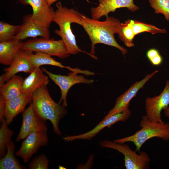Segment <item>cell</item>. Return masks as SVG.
<instances>
[{
	"label": "cell",
	"mask_w": 169,
	"mask_h": 169,
	"mask_svg": "<svg viewBox=\"0 0 169 169\" xmlns=\"http://www.w3.org/2000/svg\"><path fill=\"white\" fill-rule=\"evenodd\" d=\"M23 81L22 77L15 75L0 86V95L6 100L19 96L22 94L21 87Z\"/></svg>",
	"instance_id": "cell-20"
},
{
	"label": "cell",
	"mask_w": 169,
	"mask_h": 169,
	"mask_svg": "<svg viewBox=\"0 0 169 169\" xmlns=\"http://www.w3.org/2000/svg\"><path fill=\"white\" fill-rule=\"evenodd\" d=\"M56 7L57 9L53 22L58 25L59 29L54 30L55 33L61 37L70 54H76L82 52L90 56L89 53L78 47L71 28L72 23L81 25L82 14L73 8H69L63 6L60 2L56 3Z\"/></svg>",
	"instance_id": "cell-2"
},
{
	"label": "cell",
	"mask_w": 169,
	"mask_h": 169,
	"mask_svg": "<svg viewBox=\"0 0 169 169\" xmlns=\"http://www.w3.org/2000/svg\"><path fill=\"white\" fill-rule=\"evenodd\" d=\"M22 43V41L15 39L0 42V63L10 65L21 49Z\"/></svg>",
	"instance_id": "cell-19"
},
{
	"label": "cell",
	"mask_w": 169,
	"mask_h": 169,
	"mask_svg": "<svg viewBox=\"0 0 169 169\" xmlns=\"http://www.w3.org/2000/svg\"><path fill=\"white\" fill-rule=\"evenodd\" d=\"M82 26L89 36L91 42L90 56L96 59L95 55V44H103L113 46L119 49L124 55L128 51L126 49L120 45L114 37V34H118L121 23L119 19L112 16H107L105 20L100 21L88 18L82 14Z\"/></svg>",
	"instance_id": "cell-1"
},
{
	"label": "cell",
	"mask_w": 169,
	"mask_h": 169,
	"mask_svg": "<svg viewBox=\"0 0 169 169\" xmlns=\"http://www.w3.org/2000/svg\"><path fill=\"white\" fill-rule=\"evenodd\" d=\"M49 4L51 6L54 3L58 0H46ZM88 2H89L88 0H86Z\"/></svg>",
	"instance_id": "cell-33"
},
{
	"label": "cell",
	"mask_w": 169,
	"mask_h": 169,
	"mask_svg": "<svg viewBox=\"0 0 169 169\" xmlns=\"http://www.w3.org/2000/svg\"><path fill=\"white\" fill-rule=\"evenodd\" d=\"M169 105V80H167L163 90L159 95L152 97H148L146 99L145 115L151 121L163 123L161 112Z\"/></svg>",
	"instance_id": "cell-9"
},
{
	"label": "cell",
	"mask_w": 169,
	"mask_h": 169,
	"mask_svg": "<svg viewBox=\"0 0 169 169\" xmlns=\"http://www.w3.org/2000/svg\"><path fill=\"white\" fill-rule=\"evenodd\" d=\"M49 29L36 24L32 20L31 15L23 17L22 24L19 27L14 39L22 41L28 38L38 37L49 38Z\"/></svg>",
	"instance_id": "cell-15"
},
{
	"label": "cell",
	"mask_w": 169,
	"mask_h": 169,
	"mask_svg": "<svg viewBox=\"0 0 169 169\" xmlns=\"http://www.w3.org/2000/svg\"><path fill=\"white\" fill-rule=\"evenodd\" d=\"M42 69L49 77L60 88L61 96L59 103H62V105L64 107L67 106V97L68 92L73 85L79 83L90 84L94 81L85 78L83 76L78 75V73L71 72L68 75H62L53 74L43 68Z\"/></svg>",
	"instance_id": "cell-8"
},
{
	"label": "cell",
	"mask_w": 169,
	"mask_h": 169,
	"mask_svg": "<svg viewBox=\"0 0 169 169\" xmlns=\"http://www.w3.org/2000/svg\"><path fill=\"white\" fill-rule=\"evenodd\" d=\"M131 112L129 108L120 112L114 114L105 120H101L94 128L90 131L79 135L67 136L63 137L66 141L76 140H90L106 127H110L118 122H125L131 115Z\"/></svg>",
	"instance_id": "cell-13"
},
{
	"label": "cell",
	"mask_w": 169,
	"mask_h": 169,
	"mask_svg": "<svg viewBox=\"0 0 169 169\" xmlns=\"http://www.w3.org/2000/svg\"><path fill=\"white\" fill-rule=\"evenodd\" d=\"M159 54H160L158 50L156 49L152 48L147 51L146 55L147 59L150 61Z\"/></svg>",
	"instance_id": "cell-30"
},
{
	"label": "cell",
	"mask_w": 169,
	"mask_h": 169,
	"mask_svg": "<svg viewBox=\"0 0 169 169\" xmlns=\"http://www.w3.org/2000/svg\"><path fill=\"white\" fill-rule=\"evenodd\" d=\"M140 126L141 129L134 134L113 141L120 143L132 142L136 146V151H139L142 145L150 139L156 137L165 141L169 140V123L152 122L144 115L141 118Z\"/></svg>",
	"instance_id": "cell-4"
},
{
	"label": "cell",
	"mask_w": 169,
	"mask_h": 169,
	"mask_svg": "<svg viewBox=\"0 0 169 169\" xmlns=\"http://www.w3.org/2000/svg\"><path fill=\"white\" fill-rule=\"evenodd\" d=\"M156 70L150 74H148L142 80L132 84L124 93L116 98L113 108L107 114L103 120L120 112L129 108L131 100L136 95L138 91L143 87L146 83L158 72Z\"/></svg>",
	"instance_id": "cell-11"
},
{
	"label": "cell",
	"mask_w": 169,
	"mask_h": 169,
	"mask_svg": "<svg viewBox=\"0 0 169 169\" xmlns=\"http://www.w3.org/2000/svg\"><path fill=\"white\" fill-rule=\"evenodd\" d=\"M15 145L11 140L8 143L6 153L5 155L1 158V169H23L24 167L21 165L16 158L14 155Z\"/></svg>",
	"instance_id": "cell-22"
},
{
	"label": "cell",
	"mask_w": 169,
	"mask_h": 169,
	"mask_svg": "<svg viewBox=\"0 0 169 169\" xmlns=\"http://www.w3.org/2000/svg\"><path fill=\"white\" fill-rule=\"evenodd\" d=\"M32 95L22 93L12 99L7 100L4 117L8 125L19 114L23 112L27 105L32 101Z\"/></svg>",
	"instance_id": "cell-16"
},
{
	"label": "cell",
	"mask_w": 169,
	"mask_h": 169,
	"mask_svg": "<svg viewBox=\"0 0 169 169\" xmlns=\"http://www.w3.org/2000/svg\"><path fill=\"white\" fill-rule=\"evenodd\" d=\"M30 61L34 68L40 67L43 65H51L61 68H66L69 71L80 73L81 70L78 68H73L69 66H65L61 63L56 60L51 56L40 52H35L32 53L29 57Z\"/></svg>",
	"instance_id": "cell-21"
},
{
	"label": "cell",
	"mask_w": 169,
	"mask_h": 169,
	"mask_svg": "<svg viewBox=\"0 0 169 169\" xmlns=\"http://www.w3.org/2000/svg\"><path fill=\"white\" fill-rule=\"evenodd\" d=\"M21 49L40 52L64 59L70 56L63 40L45 38H33L23 42Z\"/></svg>",
	"instance_id": "cell-7"
},
{
	"label": "cell",
	"mask_w": 169,
	"mask_h": 169,
	"mask_svg": "<svg viewBox=\"0 0 169 169\" xmlns=\"http://www.w3.org/2000/svg\"><path fill=\"white\" fill-rule=\"evenodd\" d=\"M5 99L2 96H0V121H1L4 118V113L6 108Z\"/></svg>",
	"instance_id": "cell-29"
},
{
	"label": "cell",
	"mask_w": 169,
	"mask_h": 169,
	"mask_svg": "<svg viewBox=\"0 0 169 169\" xmlns=\"http://www.w3.org/2000/svg\"><path fill=\"white\" fill-rule=\"evenodd\" d=\"M25 3L32 8L33 13L31 17L37 24L49 29L55 13L53 8L46 0H24Z\"/></svg>",
	"instance_id": "cell-12"
},
{
	"label": "cell",
	"mask_w": 169,
	"mask_h": 169,
	"mask_svg": "<svg viewBox=\"0 0 169 169\" xmlns=\"http://www.w3.org/2000/svg\"><path fill=\"white\" fill-rule=\"evenodd\" d=\"M132 28L135 35L143 32H148L154 34L158 33H166L167 31L164 28L161 29L150 24L138 21L133 20Z\"/></svg>",
	"instance_id": "cell-26"
},
{
	"label": "cell",
	"mask_w": 169,
	"mask_h": 169,
	"mask_svg": "<svg viewBox=\"0 0 169 169\" xmlns=\"http://www.w3.org/2000/svg\"><path fill=\"white\" fill-rule=\"evenodd\" d=\"M33 52L21 49L9 67L4 69V73L0 77V86L19 72L30 73L34 68L29 60Z\"/></svg>",
	"instance_id": "cell-10"
},
{
	"label": "cell",
	"mask_w": 169,
	"mask_h": 169,
	"mask_svg": "<svg viewBox=\"0 0 169 169\" xmlns=\"http://www.w3.org/2000/svg\"><path fill=\"white\" fill-rule=\"evenodd\" d=\"M19 26L20 25H12L0 21V42L8 41L13 39Z\"/></svg>",
	"instance_id": "cell-25"
},
{
	"label": "cell",
	"mask_w": 169,
	"mask_h": 169,
	"mask_svg": "<svg viewBox=\"0 0 169 169\" xmlns=\"http://www.w3.org/2000/svg\"><path fill=\"white\" fill-rule=\"evenodd\" d=\"M164 113L165 115L169 118V106H168L164 110Z\"/></svg>",
	"instance_id": "cell-32"
},
{
	"label": "cell",
	"mask_w": 169,
	"mask_h": 169,
	"mask_svg": "<svg viewBox=\"0 0 169 169\" xmlns=\"http://www.w3.org/2000/svg\"><path fill=\"white\" fill-rule=\"evenodd\" d=\"M47 128L44 121L40 118L35 129L25 139L15 155L27 162L41 146H46L48 142Z\"/></svg>",
	"instance_id": "cell-5"
},
{
	"label": "cell",
	"mask_w": 169,
	"mask_h": 169,
	"mask_svg": "<svg viewBox=\"0 0 169 169\" xmlns=\"http://www.w3.org/2000/svg\"><path fill=\"white\" fill-rule=\"evenodd\" d=\"M23 122L19 133L16 137L18 141L25 139L35 129L39 117L35 113L31 102L29 106L23 112Z\"/></svg>",
	"instance_id": "cell-18"
},
{
	"label": "cell",
	"mask_w": 169,
	"mask_h": 169,
	"mask_svg": "<svg viewBox=\"0 0 169 169\" xmlns=\"http://www.w3.org/2000/svg\"><path fill=\"white\" fill-rule=\"evenodd\" d=\"M101 147L112 148L122 154L124 156L125 166L126 169H148L151 160L146 152L137 154L132 150L127 144L120 143L108 140L100 143Z\"/></svg>",
	"instance_id": "cell-6"
},
{
	"label": "cell",
	"mask_w": 169,
	"mask_h": 169,
	"mask_svg": "<svg viewBox=\"0 0 169 169\" xmlns=\"http://www.w3.org/2000/svg\"><path fill=\"white\" fill-rule=\"evenodd\" d=\"M133 20L129 19L124 23H121L119 37L125 45L128 47L134 46L133 38L135 36L133 28Z\"/></svg>",
	"instance_id": "cell-23"
},
{
	"label": "cell",
	"mask_w": 169,
	"mask_h": 169,
	"mask_svg": "<svg viewBox=\"0 0 169 169\" xmlns=\"http://www.w3.org/2000/svg\"><path fill=\"white\" fill-rule=\"evenodd\" d=\"M31 102L38 116L44 121L50 120L54 132L61 136L59 124L60 120L67 114V111L62 105L53 100L46 86L38 89L32 94Z\"/></svg>",
	"instance_id": "cell-3"
},
{
	"label": "cell",
	"mask_w": 169,
	"mask_h": 169,
	"mask_svg": "<svg viewBox=\"0 0 169 169\" xmlns=\"http://www.w3.org/2000/svg\"><path fill=\"white\" fill-rule=\"evenodd\" d=\"M1 125L0 129V156L3 157L5 155L7 151V146L8 142L11 140V138L13 134V131L8 127L5 118L1 121Z\"/></svg>",
	"instance_id": "cell-24"
},
{
	"label": "cell",
	"mask_w": 169,
	"mask_h": 169,
	"mask_svg": "<svg viewBox=\"0 0 169 169\" xmlns=\"http://www.w3.org/2000/svg\"><path fill=\"white\" fill-rule=\"evenodd\" d=\"M98 5L92 8L90 11L92 18L99 20L104 16H108L109 13L114 12L120 8H126L135 12L139 8L134 3V0H98Z\"/></svg>",
	"instance_id": "cell-14"
},
{
	"label": "cell",
	"mask_w": 169,
	"mask_h": 169,
	"mask_svg": "<svg viewBox=\"0 0 169 169\" xmlns=\"http://www.w3.org/2000/svg\"><path fill=\"white\" fill-rule=\"evenodd\" d=\"M151 6L156 14L162 13L169 21V0H148Z\"/></svg>",
	"instance_id": "cell-27"
},
{
	"label": "cell",
	"mask_w": 169,
	"mask_h": 169,
	"mask_svg": "<svg viewBox=\"0 0 169 169\" xmlns=\"http://www.w3.org/2000/svg\"><path fill=\"white\" fill-rule=\"evenodd\" d=\"M163 61L162 56L159 54L152 59L150 62L154 66H158L161 64Z\"/></svg>",
	"instance_id": "cell-31"
},
{
	"label": "cell",
	"mask_w": 169,
	"mask_h": 169,
	"mask_svg": "<svg viewBox=\"0 0 169 169\" xmlns=\"http://www.w3.org/2000/svg\"><path fill=\"white\" fill-rule=\"evenodd\" d=\"M40 67L34 68L24 79L21 87L22 93L32 94L37 89L45 87L49 82V77Z\"/></svg>",
	"instance_id": "cell-17"
},
{
	"label": "cell",
	"mask_w": 169,
	"mask_h": 169,
	"mask_svg": "<svg viewBox=\"0 0 169 169\" xmlns=\"http://www.w3.org/2000/svg\"><path fill=\"white\" fill-rule=\"evenodd\" d=\"M49 160L45 155L42 154L36 157L29 164L30 169H47Z\"/></svg>",
	"instance_id": "cell-28"
}]
</instances>
